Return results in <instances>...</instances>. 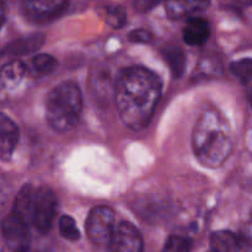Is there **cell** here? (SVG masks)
<instances>
[{"label": "cell", "instance_id": "cell-1", "mask_svg": "<svg viewBox=\"0 0 252 252\" xmlns=\"http://www.w3.org/2000/svg\"><path fill=\"white\" fill-rule=\"evenodd\" d=\"M161 89L159 76L144 66H130L121 71L116 83L115 98L126 127L140 130L149 125Z\"/></svg>", "mask_w": 252, "mask_h": 252}, {"label": "cell", "instance_id": "cell-2", "mask_svg": "<svg viewBox=\"0 0 252 252\" xmlns=\"http://www.w3.org/2000/svg\"><path fill=\"white\" fill-rule=\"evenodd\" d=\"M192 148L196 159L204 167L221 166L234 149V138L228 122L213 110L199 116L193 134Z\"/></svg>", "mask_w": 252, "mask_h": 252}, {"label": "cell", "instance_id": "cell-3", "mask_svg": "<svg viewBox=\"0 0 252 252\" xmlns=\"http://www.w3.org/2000/svg\"><path fill=\"white\" fill-rule=\"evenodd\" d=\"M83 97L79 86L73 81H64L48 94L46 100V117L56 132H68L79 122Z\"/></svg>", "mask_w": 252, "mask_h": 252}, {"label": "cell", "instance_id": "cell-4", "mask_svg": "<svg viewBox=\"0 0 252 252\" xmlns=\"http://www.w3.org/2000/svg\"><path fill=\"white\" fill-rule=\"evenodd\" d=\"M57 208H58V199L54 192L48 187L37 189L33 209H32L31 225H33L38 233H48L57 216Z\"/></svg>", "mask_w": 252, "mask_h": 252}, {"label": "cell", "instance_id": "cell-5", "mask_svg": "<svg viewBox=\"0 0 252 252\" xmlns=\"http://www.w3.org/2000/svg\"><path fill=\"white\" fill-rule=\"evenodd\" d=\"M115 212L106 206L91 209L86 219V234L91 243L96 245L108 244L116 229Z\"/></svg>", "mask_w": 252, "mask_h": 252}, {"label": "cell", "instance_id": "cell-6", "mask_svg": "<svg viewBox=\"0 0 252 252\" xmlns=\"http://www.w3.org/2000/svg\"><path fill=\"white\" fill-rule=\"evenodd\" d=\"M69 0H22V12L36 24H46L63 14Z\"/></svg>", "mask_w": 252, "mask_h": 252}, {"label": "cell", "instance_id": "cell-7", "mask_svg": "<svg viewBox=\"0 0 252 252\" xmlns=\"http://www.w3.org/2000/svg\"><path fill=\"white\" fill-rule=\"evenodd\" d=\"M107 245V252H143L142 235L128 221H122L116 226Z\"/></svg>", "mask_w": 252, "mask_h": 252}, {"label": "cell", "instance_id": "cell-8", "mask_svg": "<svg viewBox=\"0 0 252 252\" xmlns=\"http://www.w3.org/2000/svg\"><path fill=\"white\" fill-rule=\"evenodd\" d=\"M1 231L6 243L15 251L29 248V224L15 214H9L2 220Z\"/></svg>", "mask_w": 252, "mask_h": 252}, {"label": "cell", "instance_id": "cell-9", "mask_svg": "<svg viewBox=\"0 0 252 252\" xmlns=\"http://www.w3.org/2000/svg\"><path fill=\"white\" fill-rule=\"evenodd\" d=\"M211 5V0H166L167 16L172 20L194 17Z\"/></svg>", "mask_w": 252, "mask_h": 252}, {"label": "cell", "instance_id": "cell-10", "mask_svg": "<svg viewBox=\"0 0 252 252\" xmlns=\"http://www.w3.org/2000/svg\"><path fill=\"white\" fill-rule=\"evenodd\" d=\"M0 157L6 161L11 158L19 142V128L6 115H1L0 118Z\"/></svg>", "mask_w": 252, "mask_h": 252}, {"label": "cell", "instance_id": "cell-11", "mask_svg": "<svg viewBox=\"0 0 252 252\" xmlns=\"http://www.w3.org/2000/svg\"><path fill=\"white\" fill-rule=\"evenodd\" d=\"M211 36V27L202 17H191L184 29V41L189 46H202Z\"/></svg>", "mask_w": 252, "mask_h": 252}, {"label": "cell", "instance_id": "cell-12", "mask_svg": "<svg viewBox=\"0 0 252 252\" xmlns=\"http://www.w3.org/2000/svg\"><path fill=\"white\" fill-rule=\"evenodd\" d=\"M34 196H36V189L31 185L24 186L21 191L19 192V194H17L16 201H15L14 204V209H12V214L19 217L21 220H24L27 224H31Z\"/></svg>", "mask_w": 252, "mask_h": 252}, {"label": "cell", "instance_id": "cell-13", "mask_svg": "<svg viewBox=\"0 0 252 252\" xmlns=\"http://www.w3.org/2000/svg\"><path fill=\"white\" fill-rule=\"evenodd\" d=\"M43 43V36L39 33L32 34V36L26 37V38H20L17 41L12 42L9 46H6L2 51V56H11L19 57L24 54L31 53L36 51Z\"/></svg>", "mask_w": 252, "mask_h": 252}, {"label": "cell", "instance_id": "cell-14", "mask_svg": "<svg viewBox=\"0 0 252 252\" xmlns=\"http://www.w3.org/2000/svg\"><path fill=\"white\" fill-rule=\"evenodd\" d=\"M26 66L22 62L12 61L5 64L1 69V86L4 89L14 88L24 78Z\"/></svg>", "mask_w": 252, "mask_h": 252}, {"label": "cell", "instance_id": "cell-15", "mask_svg": "<svg viewBox=\"0 0 252 252\" xmlns=\"http://www.w3.org/2000/svg\"><path fill=\"white\" fill-rule=\"evenodd\" d=\"M212 250L217 252H238L240 244L230 231H216L211 236Z\"/></svg>", "mask_w": 252, "mask_h": 252}, {"label": "cell", "instance_id": "cell-16", "mask_svg": "<svg viewBox=\"0 0 252 252\" xmlns=\"http://www.w3.org/2000/svg\"><path fill=\"white\" fill-rule=\"evenodd\" d=\"M161 53L171 69L172 75L175 78H180L184 73L185 65H186V58H185L182 49L176 46H169L165 47Z\"/></svg>", "mask_w": 252, "mask_h": 252}, {"label": "cell", "instance_id": "cell-17", "mask_svg": "<svg viewBox=\"0 0 252 252\" xmlns=\"http://www.w3.org/2000/svg\"><path fill=\"white\" fill-rule=\"evenodd\" d=\"M57 59L49 54H38L31 62L32 70L36 75H47L57 68Z\"/></svg>", "mask_w": 252, "mask_h": 252}, {"label": "cell", "instance_id": "cell-18", "mask_svg": "<svg viewBox=\"0 0 252 252\" xmlns=\"http://www.w3.org/2000/svg\"><path fill=\"white\" fill-rule=\"evenodd\" d=\"M59 233L69 241H76L80 239V231L76 226L75 220L69 216H63L59 219Z\"/></svg>", "mask_w": 252, "mask_h": 252}, {"label": "cell", "instance_id": "cell-19", "mask_svg": "<svg viewBox=\"0 0 252 252\" xmlns=\"http://www.w3.org/2000/svg\"><path fill=\"white\" fill-rule=\"evenodd\" d=\"M230 70L236 78L248 83L252 81V58H244L231 63Z\"/></svg>", "mask_w": 252, "mask_h": 252}, {"label": "cell", "instance_id": "cell-20", "mask_svg": "<svg viewBox=\"0 0 252 252\" xmlns=\"http://www.w3.org/2000/svg\"><path fill=\"white\" fill-rule=\"evenodd\" d=\"M192 241L189 238L180 235H171L165 243L161 252H189Z\"/></svg>", "mask_w": 252, "mask_h": 252}, {"label": "cell", "instance_id": "cell-21", "mask_svg": "<svg viewBox=\"0 0 252 252\" xmlns=\"http://www.w3.org/2000/svg\"><path fill=\"white\" fill-rule=\"evenodd\" d=\"M106 21L113 29H121L127 21L126 10L122 6H110L106 10Z\"/></svg>", "mask_w": 252, "mask_h": 252}, {"label": "cell", "instance_id": "cell-22", "mask_svg": "<svg viewBox=\"0 0 252 252\" xmlns=\"http://www.w3.org/2000/svg\"><path fill=\"white\" fill-rule=\"evenodd\" d=\"M153 36L149 31L143 29L133 30L132 32H129L128 34V39L130 42H134V43H147V42L152 41Z\"/></svg>", "mask_w": 252, "mask_h": 252}, {"label": "cell", "instance_id": "cell-23", "mask_svg": "<svg viewBox=\"0 0 252 252\" xmlns=\"http://www.w3.org/2000/svg\"><path fill=\"white\" fill-rule=\"evenodd\" d=\"M162 0H134V7L139 12H148Z\"/></svg>", "mask_w": 252, "mask_h": 252}, {"label": "cell", "instance_id": "cell-24", "mask_svg": "<svg viewBox=\"0 0 252 252\" xmlns=\"http://www.w3.org/2000/svg\"><path fill=\"white\" fill-rule=\"evenodd\" d=\"M234 1L241 6H251L252 5V0H234Z\"/></svg>", "mask_w": 252, "mask_h": 252}, {"label": "cell", "instance_id": "cell-25", "mask_svg": "<svg viewBox=\"0 0 252 252\" xmlns=\"http://www.w3.org/2000/svg\"><path fill=\"white\" fill-rule=\"evenodd\" d=\"M14 252H30V249L27 248V249H21V250H16V251H14Z\"/></svg>", "mask_w": 252, "mask_h": 252}, {"label": "cell", "instance_id": "cell-26", "mask_svg": "<svg viewBox=\"0 0 252 252\" xmlns=\"http://www.w3.org/2000/svg\"><path fill=\"white\" fill-rule=\"evenodd\" d=\"M249 97H250V101H251V105H252V93L249 94Z\"/></svg>", "mask_w": 252, "mask_h": 252}, {"label": "cell", "instance_id": "cell-27", "mask_svg": "<svg viewBox=\"0 0 252 252\" xmlns=\"http://www.w3.org/2000/svg\"><path fill=\"white\" fill-rule=\"evenodd\" d=\"M209 252H217V251H214V250H211Z\"/></svg>", "mask_w": 252, "mask_h": 252}]
</instances>
